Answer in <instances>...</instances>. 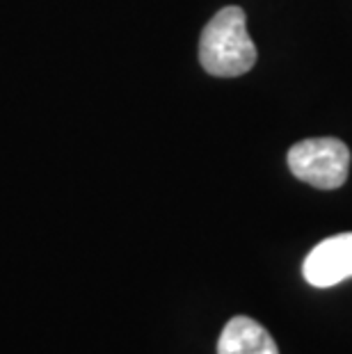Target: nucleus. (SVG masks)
Masks as SVG:
<instances>
[{"label": "nucleus", "mask_w": 352, "mask_h": 354, "mask_svg": "<svg viewBox=\"0 0 352 354\" xmlns=\"http://www.w3.org/2000/svg\"><path fill=\"white\" fill-rule=\"evenodd\" d=\"M199 62L211 76H243L257 62V46L247 32L241 7H224L208 21L199 39Z\"/></svg>", "instance_id": "nucleus-1"}, {"label": "nucleus", "mask_w": 352, "mask_h": 354, "mask_svg": "<svg viewBox=\"0 0 352 354\" xmlns=\"http://www.w3.org/2000/svg\"><path fill=\"white\" fill-rule=\"evenodd\" d=\"M288 169L318 190H336L350 171V149L336 138H311L290 147Z\"/></svg>", "instance_id": "nucleus-2"}, {"label": "nucleus", "mask_w": 352, "mask_h": 354, "mask_svg": "<svg viewBox=\"0 0 352 354\" xmlns=\"http://www.w3.org/2000/svg\"><path fill=\"white\" fill-rule=\"evenodd\" d=\"M217 354H279V348L263 325L247 315H236L222 329Z\"/></svg>", "instance_id": "nucleus-4"}, {"label": "nucleus", "mask_w": 352, "mask_h": 354, "mask_svg": "<svg viewBox=\"0 0 352 354\" xmlns=\"http://www.w3.org/2000/svg\"><path fill=\"white\" fill-rule=\"evenodd\" d=\"M302 274L316 288H329L352 277V233L323 240L304 259Z\"/></svg>", "instance_id": "nucleus-3"}]
</instances>
